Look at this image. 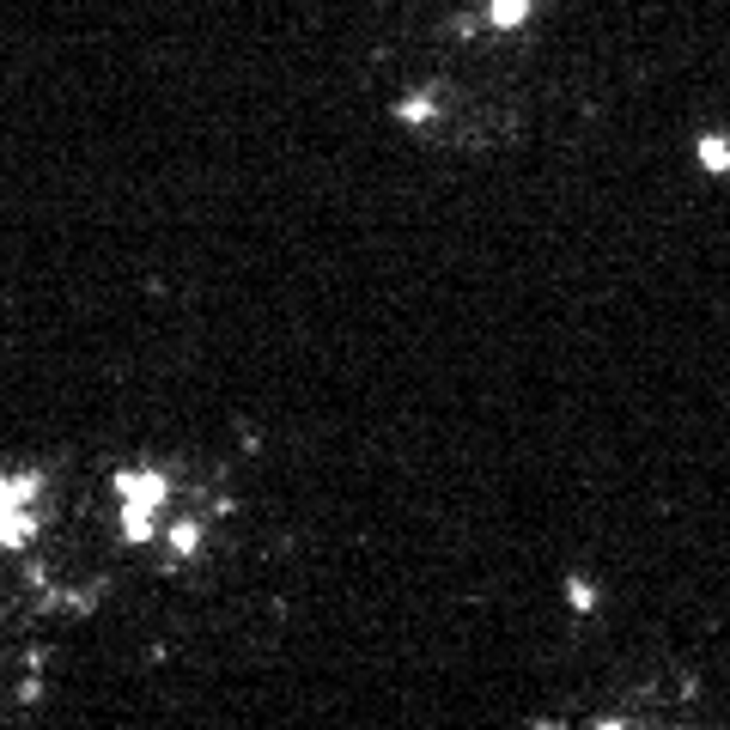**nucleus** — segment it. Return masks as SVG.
I'll list each match as a JSON object with an SVG mask.
<instances>
[{"label":"nucleus","mask_w":730,"mask_h":730,"mask_svg":"<svg viewBox=\"0 0 730 730\" xmlns=\"http://www.w3.org/2000/svg\"><path fill=\"white\" fill-rule=\"evenodd\" d=\"M116 493H122V542H153L159 536V511H165V493H171V481H165V469H116V481H110Z\"/></svg>","instance_id":"f257e3e1"},{"label":"nucleus","mask_w":730,"mask_h":730,"mask_svg":"<svg viewBox=\"0 0 730 730\" xmlns=\"http://www.w3.org/2000/svg\"><path fill=\"white\" fill-rule=\"evenodd\" d=\"M37 487H43V475L37 469H25V475H0V548H31V536H37Z\"/></svg>","instance_id":"f03ea898"},{"label":"nucleus","mask_w":730,"mask_h":730,"mask_svg":"<svg viewBox=\"0 0 730 730\" xmlns=\"http://www.w3.org/2000/svg\"><path fill=\"white\" fill-rule=\"evenodd\" d=\"M694 165L706 177H730V134L724 128H700L694 134Z\"/></svg>","instance_id":"7ed1b4c3"},{"label":"nucleus","mask_w":730,"mask_h":730,"mask_svg":"<svg viewBox=\"0 0 730 730\" xmlns=\"http://www.w3.org/2000/svg\"><path fill=\"white\" fill-rule=\"evenodd\" d=\"M536 7H542V0H487V7H481V25H487V31H524Z\"/></svg>","instance_id":"20e7f679"},{"label":"nucleus","mask_w":730,"mask_h":730,"mask_svg":"<svg viewBox=\"0 0 730 730\" xmlns=\"http://www.w3.org/2000/svg\"><path fill=\"white\" fill-rule=\"evenodd\" d=\"M438 116V98L432 92H408V98H396V122L402 128H426Z\"/></svg>","instance_id":"39448f33"},{"label":"nucleus","mask_w":730,"mask_h":730,"mask_svg":"<svg viewBox=\"0 0 730 730\" xmlns=\"http://www.w3.org/2000/svg\"><path fill=\"white\" fill-rule=\"evenodd\" d=\"M201 536H207V524H201V518H183V524H171V530H165V542H171V554H177V560H195V554H201Z\"/></svg>","instance_id":"423d86ee"},{"label":"nucleus","mask_w":730,"mask_h":730,"mask_svg":"<svg viewBox=\"0 0 730 730\" xmlns=\"http://www.w3.org/2000/svg\"><path fill=\"white\" fill-rule=\"evenodd\" d=\"M597 603H603V591H597L584 572H572V578H566V609H572V615H597Z\"/></svg>","instance_id":"0eeeda50"},{"label":"nucleus","mask_w":730,"mask_h":730,"mask_svg":"<svg viewBox=\"0 0 730 730\" xmlns=\"http://www.w3.org/2000/svg\"><path fill=\"white\" fill-rule=\"evenodd\" d=\"M451 31H457V37H475V31H487V25H481L475 13H457V19H451Z\"/></svg>","instance_id":"6e6552de"}]
</instances>
